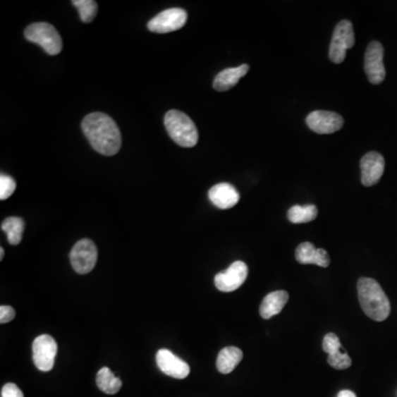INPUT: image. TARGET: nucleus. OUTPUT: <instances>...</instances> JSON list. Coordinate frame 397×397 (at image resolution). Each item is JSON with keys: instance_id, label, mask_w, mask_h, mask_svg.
I'll list each match as a JSON object with an SVG mask.
<instances>
[{"instance_id": "f257e3e1", "label": "nucleus", "mask_w": 397, "mask_h": 397, "mask_svg": "<svg viewBox=\"0 0 397 397\" xmlns=\"http://www.w3.org/2000/svg\"><path fill=\"white\" fill-rule=\"evenodd\" d=\"M82 130L94 149L104 156H114L122 147L118 126L104 113H92L84 117Z\"/></svg>"}, {"instance_id": "f03ea898", "label": "nucleus", "mask_w": 397, "mask_h": 397, "mask_svg": "<svg viewBox=\"0 0 397 397\" xmlns=\"http://www.w3.org/2000/svg\"><path fill=\"white\" fill-rule=\"evenodd\" d=\"M358 296L363 312L375 322H384L390 316V300L375 279L362 277L358 281Z\"/></svg>"}, {"instance_id": "7ed1b4c3", "label": "nucleus", "mask_w": 397, "mask_h": 397, "mask_svg": "<svg viewBox=\"0 0 397 397\" xmlns=\"http://www.w3.org/2000/svg\"><path fill=\"white\" fill-rule=\"evenodd\" d=\"M165 126L170 138L179 146L191 148L197 144L199 134L197 126L187 114L171 109L165 116Z\"/></svg>"}, {"instance_id": "20e7f679", "label": "nucleus", "mask_w": 397, "mask_h": 397, "mask_svg": "<svg viewBox=\"0 0 397 397\" xmlns=\"http://www.w3.org/2000/svg\"><path fill=\"white\" fill-rule=\"evenodd\" d=\"M25 37L30 42L39 44L50 56H56L62 51L61 36L50 23H32L25 28Z\"/></svg>"}, {"instance_id": "39448f33", "label": "nucleus", "mask_w": 397, "mask_h": 397, "mask_svg": "<svg viewBox=\"0 0 397 397\" xmlns=\"http://www.w3.org/2000/svg\"><path fill=\"white\" fill-rule=\"evenodd\" d=\"M355 37L353 25L349 20L340 21L334 29L330 43L329 58L334 63H342L346 59L348 49L355 46Z\"/></svg>"}, {"instance_id": "423d86ee", "label": "nucleus", "mask_w": 397, "mask_h": 397, "mask_svg": "<svg viewBox=\"0 0 397 397\" xmlns=\"http://www.w3.org/2000/svg\"><path fill=\"white\" fill-rule=\"evenodd\" d=\"M70 261L74 271L79 274H89L93 271L97 262V245L91 240H79L72 248Z\"/></svg>"}, {"instance_id": "0eeeda50", "label": "nucleus", "mask_w": 397, "mask_h": 397, "mask_svg": "<svg viewBox=\"0 0 397 397\" xmlns=\"http://www.w3.org/2000/svg\"><path fill=\"white\" fill-rule=\"evenodd\" d=\"M56 353H58V344L49 334H41L33 341V362L42 372H49L54 369Z\"/></svg>"}, {"instance_id": "6e6552de", "label": "nucleus", "mask_w": 397, "mask_h": 397, "mask_svg": "<svg viewBox=\"0 0 397 397\" xmlns=\"http://www.w3.org/2000/svg\"><path fill=\"white\" fill-rule=\"evenodd\" d=\"M187 11L181 8H170L158 13L148 23L147 27L152 32L168 33L183 28L187 23Z\"/></svg>"}, {"instance_id": "1a4fd4ad", "label": "nucleus", "mask_w": 397, "mask_h": 397, "mask_svg": "<svg viewBox=\"0 0 397 397\" xmlns=\"http://www.w3.org/2000/svg\"><path fill=\"white\" fill-rule=\"evenodd\" d=\"M383 58L384 48L382 44L377 41L369 43L365 52V70L367 79L374 85L382 83L386 76Z\"/></svg>"}, {"instance_id": "9d476101", "label": "nucleus", "mask_w": 397, "mask_h": 397, "mask_svg": "<svg viewBox=\"0 0 397 397\" xmlns=\"http://www.w3.org/2000/svg\"><path fill=\"white\" fill-rule=\"evenodd\" d=\"M248 275V265L244 262H234L226 271L215 276V286L219 291L231 293L240 288L245 283Z\"/></svg>"}, {"instance_id": "9b49d317", "label": "nucleus", "mask_w": 397, "mask_h": 397, "mask_svg": "<svg viewBox=\"0 0 397 397\" xmlns=\"http://www.w3.org/2000/svg\"><path fill=\"white\" fill-rule=\"evenodd\" d=\"M306 123L317 134H332L342 128L343 118L334 111H314L307 116Z\"/></svg>"}, {"instance_id": "f8f14e48", "label": "nucleus", "mask_w": 397, "mask_h": 397, "mask_svg": "<svg viewBox=\"0 0 397 397\" xmlns=\"http://www.w3.org/2000/svg\"><path fill=\"white\" fill-rule=\"evenodd\" d=\"M385 169V160L379 152H367L361 159V181L365 187H372L379 183Z\"/></svg>"}, {"instance_id": "ddd939ff", "label": "nucleus", "mask_w": 397, "mask_h": 397, "mask_svg": "<svg viewBox=\"0 0 397 397\" xmlns=\"http://www.w3.org/2000/svg\"><path fill=\"white\" fill-rule=\"evenodd\" d=\"M156 362L161 372L168 377L183 379L190 374V367L187 362L173 355L169 350H159L156 355Z\"/></svg>"}, {"instance_id": "4468645a", "label": "nucleus", "mask_w": 397, "mask_h": 397, "mask_svg": "<svg viewBox=\"0 0 397 397\" xmlns=\"http://www.w3.org/2000/svg\"><path fill=\"white\" fill-rule=\"evenodd\" d=\"M209 199L216 208L228 210L238 204L240 201V193L230 183H222L211 188L209 191Z\"/></svg>"}, {"instance_id": "2eb2a0df", "label": "nucleus", "mask_w": 397, "mask_h": 397, "mask_svg": "<svg viewBox=\"0 0 397 397\" xmlns=\"http://www.w3.org/2000/svg\"><path fill=\"white\" fill-rule=\"evenodd\" d=\"M296 259L300 264H312L320 267H328L330 265V257L324 248H314L310 242L301 243L296 250Z\"/></svg>"}, {"instance_id": "dca6fc26", "label": "nucleus", "mask_w": 397, "mask_h": 397, "mask_svg": "<svg viewBox=\"0 0 397 397\" xmlns=\"http://www.w3.org/2000/svg\"><path fill=\"white\" fill-rule=\"evenodd\" d=\"M248 70H250V66L248 64H243L238 68H226L215 76L213 87L215 91L218 92L228 91L234 87L238 81L246 75Z\"/></svg>"}, {"instance_id": "f3484780", "label": "nucleus", "mask_w": 397, "mask_h": 397, "mask_svg": "<svg viewBox=\"0 0 397 397\" xmlns=\"http://www.w3.org/2000/svg\"><path fill=\"white\" fill-rule=\"evenodd\" d=\"M289 295L287 291H277L269 293L262 301L259 307V314L262 318L271 319V317L279 314L283 307L288 303Z\"/></svg>"}, {"instance_id": "a211bd4d", "label": "nucleus", "mask_w": 397, "mask_h": 397, "mask_svg": "<svg viewBox=\"0 0 397 397\" xmlns=\"http://www.w3.org/2000/svg\"><path fill=\"white\" fill-rule=\"evenodd\" d=\"M243 359V352L236 347H228L221 350L216 359V367L222 374H228L238 367Z\"/></svg>"}, {"instance_id": "6ab92c4d", "label": "nucleus", "mask_w": 397, "mask_h": 397, "mask_svg": "<svg viewBox=\"0 0 397 397\" xmlns=\"http://www.w3.org/2000/svg\"><path fill=\"white\" fill-rule=\"evenodd\" d=\"M97 384L99 390L106 394L114 395L122 389L123 383L109 367H102L97 375Z\"/></svg>"}, {"instance_id": "aec40b11", "label": "nucleus", "mask_w": 397, "mask_h": 397, "mask_svg": "<svg viewBox=\"0 0 397 397\" xmlns=\"http://www.w3.org/2000/svg\"><path fill=\"white\" fill-rule=\"evenodd\" d=\"M1 230L7 233L8 242L11 245H18L23 240L25 222L21 218L11 216V218L5 219L1 223Z\"/></svg>"}, {"instance_id": "412c9836", "label": "nucleus", "mask_w": 397, "mask_h": 397, "mask_svg": "<svg viewBox=\"0 0 397 397\" xmlns=\"http://www.w3.org/2000/svg\"><path fill=\"white\" fill-rule=\"evenodd\" d=\"M318 215L316 205H293L288 211V220L293 224H301L314 221Z\"/></svg>"}, {"instance_id": "4be33fe9", "label": "nucleus", "mask_w": 397, "mask_h": 397, "mask_svg": "<svg viewBox=\"0 0 397 397\" xmlns=\"http://www.w3.org/2000/svg\"><path fill=\"white\" fill-rule=\"evenodd\" d=\"M72 4L79 11L80 18L83 23H92L93 19L97 17V1H94V0H74Z\"/></svg>"}, {"instance_id": "5701e85b", "label": "nucleus", "mask_w": 397, "mask_h": 397, "mask_svg": "<svg viewBox=\"0 0 397 397\" xmlns=\"http://www.w3.org/2000/svg\"><path fill=\"white\" fill-rule=\"evenodd\" d=\"M328 363L336 369H346L351 367L352 360L343 349L328 355Z\"/></svg>"}, {"instance_id": "b1692460", "label": "nucleus", "mask_w": 397, "mask_h": 397, "mask_svg": "<svg viewBox=\"0 0 397 397\" xmlns=\"http://www.w3.org/2000/svg\"><path fill=\"white\" fill-rule=\"evenodd\" d=\"M16 181L11 176H0V200H6L15 193Z\"/></svg>"}, {"instance_id": "393cba45", "label": "nucleus", "mask_w": 397, "mask_h": 397, "mask_svg": "<svg viewBox=\"0 0 397 397\" xmlns=\"http://www.w3.org/2000/svg\"><path fill=\"white\" fill-rule=\"evenodd\" d=\"M322 349L324 352L329 355H334L336 352L340 351L342 349L341 342H340L338 336L334 334H326L324 338V341H322Z\"/></svg>"}, {"instance_id": "a878e982", "label": "nucleus", "mask_w": 397, "mask_h": 397, "mask_svg": "<svg viewBox=\"0 0 397 397\" xmlns=\"http://www.w3.org/2000/svg\"><path fill=\"white\" fill-rule=\"evenodd\" d=\"M1 397H25L23 391L13 383H7L1 389Z\"/></svg>"}, {"instance_id": "bb28decb", "label": "nucleus", "mask_w": 397, "mask_h": 397, "mask_svg": "<svg viewBox=\"0 0 397 397\" xmlns=\"http://www.w3.org/2000/svg\"><path fill=\"white\" fill-rule=\"evenodd\" d=\"M16 317L15 309L11 306L0 307V324H8Z\"/></svg>"}, {"instance_id": "cd10ccee", "label": "nucleus", "mask_w": 397, "mask_h": 397, "mask_svg": "<svg viewBox=\"0 0 397 397\" xmlns=\"http://www.w3.org/2000/svg\"><path fill=\"white\" fill-rule=\"evenodd\" d=\"M336 397H357V395L355 393L352 392V391L349 390H343L338 394Z\"/></svg>"}, {"instance_id": "c85d7f7f", "label": "nucleus", "mask_w": 397, "mask_h": 397, "mask_svg": "<svg viewBox=\"0 0 397 397\" xmlns=\"http://www.w3.org/2000/svg\"><path fill=\"white\" fill-rule=\"evenodd\" d=\"M5 256V250L3 248H0V259H3Z\"/></svg>"}]
</instances>
